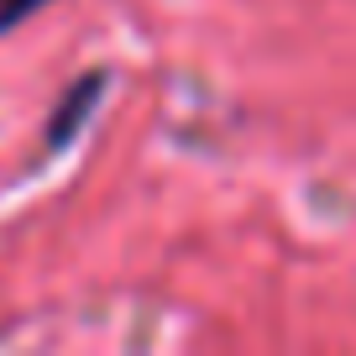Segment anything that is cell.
Masks as SVG:
<instances>
[{"label":"cell","instance_id":"1","mask_svg":"<svg viewBox=\"0 0 356 356\" xmlns=\"http://www.w3.org/2000/svg\"><path fill=\"white\" fill-rule=\"evenodd\" d=\"M100 89H105V74H84L74 84V95L58 100V115H53V126H47V147H68L74 142L79 126H84L89 111H95V100H100Z\"/></svg>","mask_w":356,"mask_h":356},{"label":"cell","instance_id":"2","mask_svg":"<svg viewBox=\"0 0 356 356\" xmlns=\"http://www.w3.org/2000/svg\"><path fill=\"white\" fill-rule=\"evenodd\" d=\"M47 0H0V32H11V26H22L32 11H42Z\"/></svg>","mask_w":356,"mask_h":356}]
</instances>
